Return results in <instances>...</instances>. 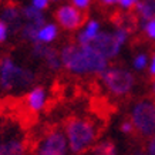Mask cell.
<instances>
[{
  "label": "cell",
  "instance_id": "7402d4cb",
  "mask_svg": "<svg viewBox=\"0 0 155 155\" xmlns=\"http://www.w3.org/2000/svg\"><path fill=\"white\" fill-rule=\"evenodd\" d=\"M137 3H138V0H117V6L121 10H125V12L134 10Z\"/></svg>",
  "mask_w": 155,
  "mask_h": 155
},
{
  "label": "cell",
  "instance_id": "ffe728a7",
  "mask_svg": "<svg viewBox=\"0 0 155 155\" xmlns=\"http://www.w3.org/2000/svg\"><path fill=\"white\" fill-rule=\"evenodd\" d=\"M140 27H141L142 33L148 40L155 41V19L145 20V21H140Z\"/></svg>",
  "mask_w": 155,
  "mask_h": 155
},
{
  "label": "cell",
  "instance_id": "f546056e",
  "mask_svg": "<svg viewBox=\"0 0 155 155\" xmlns=\"http://www.w3.org/2000/svg\"><path fill=\"white\" fill-rule=\"evenodd\" d=\"M135 155H145V152H141V151H140V152H137Z\"/></svg>",
  "mask_w": 155,
  "mask_h": 155
},
{
  "label": "cell",
  "instance_id": "52a82bcc",
  "mask_svg": "<svg viewBox=\"0 0 155 155\" xmlns=\"http://www.w3.org/2000/svg\"><path fill=\"white\" fill-rule=\"evenodd\" d=\"M68 144L64 131L51 130L40 138L33 151V155H68Z\"/></svg>",
  "mask_w": 155,
  "mask_h": 155
},
{
  "label": "cell",
  "instance_id": "2e32d148",
  "mask_svg": "<svg viewBox=\"0 0 155 155\" xmlns=\"http://www.w3.org/2000/svg\"><path fill=\"white\" fill-rule=\"evenodd\" d=\"M0 155H26V145L17 138L7 140L0 147Z\"/></svg>",
  "mask_w": 155,
  "mask_h": 155
},
{
  "label": "cell",
  "instance_id": "6da1fadb",
  "mask_svg": "<svg viewBox=\"0 0 155 155\" xmlns=\"http://www.w3.org/2000/svg\"><path fill=\"white\" fill-rule=\"evenodd\" d=\"M60 58L63 68L77 77L100 75L110 64L93 44L67 43L60 48Z\"/></svg>",
  "mask_w": 155,
  "mask_h": 155
},
{
  "label": "cell",
  "instance_id": "d6986e66",
  "mask_svg": "<svg viewBox=\"0 0 155 155\" xmlns=\"http://www.w3.org/2000/svg\"><path fill=\"white\" fill-rule=\"evenodd\" d=\"M94 155H117V150L111 141H103L94 147Z\"/></svg>",
  "mask_w": 155,
  "mask_h": 155
},
{
  "label": "cell",
  "instance_id": "f1b7e54d",
  "mask_svg": "<svg viewBox=\"0 0 155 155\" xmlns=\"http://www.w3.org/2000/svg\"><path fill=\"white\" fill-rule=\"evenodd\" d=\"M151 93L155 95V77H152V81H151Z\"/></svg>",
  "mask_w": 155,
  "mask_h": 155
},
{
  "label": "cell",
  "instance_id": "484cf974",
  "mask_svg": "<svg viewBox=\"0 0 155 155\" xmlns=\"http://www.w3.org/2000/svg\"><path fill=\"white\" fill-rule=\"evenodd\" d=\"M145 155H155V135H152L151 138H148L145 145Z\"/></svg>",
  "mask_w": 155,
  "mask_h": 155
},
{
  "label": "cell",
  "instance_id": "30bf717a",
  "mask_svg": "<svg viewBox=\"0 0 155 155\" xmlns=\"http://www.w3.org/2000/svg\"><path fill=\"white\" fill-rule=\"evenodd\" d=\"M47 100H48L47 90L41 87V85H31L27 90V93H26L24 104H26V108L30 113L37 114L46 108Z\"/></svg>",
  "mask_w": 155,
  "mask_h": 155
},
{
  "label": "cell",
  "instance_id": "8fae6325",
  "mask_svg": "<svg viewBox=\"0 0 155 155\" xmlns=\"http://www.w3.org/2000/svg\"><path fill=\"white\" fill-rule=\"evenodd\" d=\"M101 30L103 28H101V23H100L98 20H95V19L85 20L84 24L77 30L75 43H78V44H91Z\"/></svg>",
  "mask_w": 155,
  "mask_h": 155
},
{
  "label": "cell",
  "instance_id": "603a6c76",
  "mask_svg": "<svg viewBox=\"0 0 155 155\" xmlns=\"http://www.w3.org/2000/svg\"><path fill=\"white\" fill-rule=\"evenodd\" d=\"M68 2L83 12H87L91 7V3H93V0H68Z\"/></svg>",
  "mask_w": 155,
  "mask_h": 155
},
{
  "label": "cell",
  "instance_id": "83f0119b",
  "mask_svg": "<svg viewBox=\"0 0 155 155\" xmlns=\"http://www.w3.org/2000/svg\"><path fill=\"white\" fill-rule=\"evenodd\" d=\"M100 5L104 6V7H114L117 6V0H98Z\"/></svg>",
  "mask_w": 155,
  "mask_h": 155
},
{
  "label": "cell",
  "instance_id": "ac0fdd59",
  "mask_svg": "<svg viewBox=\"0 0 155 155\" xmlns=\"http://www.w3.org/2000/svg\"><path fill=\"white\" fill-rule=\"evenodd\" d=\"M148 63H150V56L147 53L141 51V53H137L135 56L132 57L131 66L135 71H144V70H147Z\"/></svg>",
  "mask_w": 155,
  "mask_h": 155
},
{
  "label": "cell",
  "instance_id": "44dd1931",
  "mask_svg": "<svg viewBox=\"0 0 155 155\" xmlns=\"http://www.w3.org/2000/svg\"><path fill=\"white\" fill-rule=\"evenodd\" d=\"M12 31L13 30H12V27H10L9 24L0 19V44H3V43H6L9 40Z\"/></svg>",
  "mask_w": 155,
  "mask_h": 155
},
{
  "label": "cell",
  "instance_id": "cb8c5ba5",
  "mask_svg": "<svg viewBox=\"0 0 155 155\" xmlns=\"http://www.w3.org/2000/svg\"><path fill=\"white\" fill-rule=\"evenodd\" d=\"M120 131H121L122 134H127V135H130V134L134 132V125H132V122H131L130 118L125 120V121H122L121 124H120Z\"/></svg>",
  "mask_w": 155,
  "mask_h": 155
},
{
  "label": "cell",
  "instance_id": "7a4b0ae2",
  "mask_svg": "<svg viewBox=\"0 0 155 155\" xmlns=\"http://www.w3.org/2000/svg\"><path fill=\"white\" fill-rule=\"evenodd\" d=\"M64 134L67 138L68 150L73 154H84L91 150L97 142L98 130L93 121L87 118L74 117L70 118L64 125Z\"/></svg>",
  "mask_w": 155,
  "mask_h": 155
},
{
  "label": "cell",
  "instance_id": "4fadbf2b",
  "mask_svg": "<svg viewBox=\"0 0 155 155\" xmlns=\"http://www.w3.org/2000/svg\"><path fill=\"white\" fill-rule=\"evenodd\" d=\"M60 34V27L58 24L54 21H46L44 24H41L37 30V41L41 44H53L58 38Z\"/></svg>",
  "mask_w": 155,
  "mask_h": 155
},
{
  "label": "cell",
  "instance_id": "5b68a950",
  "mask_svg": "<svg viewBox=\"0 0 155 155\" xmlns=\"http://www.w3.org/2000/svg\"><path fill=\"white\" fill-rule=\"evenodd\" d=\"M130 120L134 125V132L142 138L155 135V101L141 98L132 104L130 110Z\"/></svg>",
  "mask_w": 155,
  "mask_h": 155
},
{
  "label": "cell",
  "instance_id": "4dcf8cb0",
  "mask_svg": "<svg viewBox=\"0 0 155 155\" xmlns=\"http://www.w3.org/2000/svg\"><path fill=\"white\" fill-rule=\"evenodd\" d=\"M50 2H54V3H57V2H61V0H50Z\"/></svg>",
  "mask_w": 155,
  "mask_h": 155
},
{
  "label": "cell",
  "instance_id": "277c9868",
  "mask_svg": "<svg viewBox=\"0 0 155 155\" xmlns=\"http://www.w3.org/2000/svg\"><path fill=\"white\" fill-rule=\"evenodd\" d=\"M100 81L108 93L114 97H125L135 87L137 78L130 68L118 64H108V67L98 75Z\"/></svg>",
  "mask_w": 155,
  "mask_h": 155
},
{
  "label": "cell",
  "instance_id": "e0dca14e",
  "mask_svg": "<svg viewBox=\"0 0 155 155\" xmlns=\"http://www.w3.org/2000/svg\"><path fill=\"white\" fill-rule=\"evenodd\" d=\"M38 27H40V26H36V24H33V23H26V21H23V26L20 27L19 33H20V36H21L23 40L28 41L30 44H34V43L37 41Z\"/></svg>",
  "mask_w": 155,
  "mask_h": 155
},
{
  "label": "cell",
  "instance_id": "5bb4252c",
  "mask_svg": "<svg viewBox=\"0 0 155 155\" xmlns=\"http://www.w3.org/2000/svg\"><path fill=\"white\" fill-rule=\"evenodd\" d=\"M134 12L140 21L155 19V0H138Z\"/></svg>",
  "mask_w": 155,
  "mask_h": 155
},
{
  "label": "cell",
  "instance_id": "9a60e30c",
  "mask_svg": "<svg viewBox=\"0 0 155 155\" xmlns=\"http://www.w3.org/2000/svg\"><path fill=\"white\" fill-rule=\"evenodd\" d=\"M21 17H23V21L33 23L36 26H41V24H44L47 21L46 16H44V12L37 10L31 5H27V6H24V7H21Z\"/></svg>",
  "mask_w": 155,
  "mask_h": 155
},
{
  "label": "cell",
  "instance_id": "3957f363",
  "mask_svg": "<svg viewBox=\"0 0 155 155\" xmlns=\"http://www.w3.org/2000/svg\"><path fill=\"white\" fill-rule=\"evenodd\" d=\"M37 75L31 68L19 64L12 57L0 58V90L3 91H23L34 84Z\"/></svg>",
  "mask_w": 155,
  "mask_h": 155
},
{
  "label": "cell",
  "instance_id": "8992f818",
  "mask_svg": "<svg viewBox=\"0 0 155 155\" xmlns=\"http://www.w3.org/2000/svg\"><path fill=\"white\" fill-rule=\"evenodd\" d=\"M130 40V28L125 26H118L113 31L101 30L98 36L91 43L107 60H114L120 56L122 47Z\"/></svg>",
  "mask_w": 155,
  "mask_h": 155
},
{
  "label": "cell",
  "instance_id": "d4e9b609",
  "mask_svg": "<svg viewBox=\"0 0 155 155\" xmlns=\"http://www.w3.org/2000/svg\"><path fill=\"white\" fill-rule=\"evenodd\" d=\"M50 3H51L50 0H30V5L33 6V7H36L37 10H41V12L47 10Z\"/></svg>",
  "mask_w": 155,
  "mask_h": 155
},
{
  "label": "cell",
  "instance_id": "ba28073f",
  "mask_svg": "<svg viewBox=\"0 0 155 155\" xmlns=\"http://www.w3.org/2000/svg\"><path fill=\"white\" fill-rule=\"evenodd\" d=\"M84 13L85 12L80 10L68 2V3H63L57 7L54 12V19L60 28L66 30V31H77L87 20Z\"/></svg>",
  "mask_w": 155,
  "mask_h": 155
},
{
  "label": "cell",
  "instance_id": "1f68e13d",
  "mask_svg": "<svg viewBox=\"0 0 155 155\" xmlns=\"http://www.w3.org/2000/svg\"><path fill=\"white\" fill-rule=\"evenodd\" d=\"M0 147H2V144H0Z\"/></svg>",
  "mask_w": 155,
  "mask_h": 155
},
{
  "label": "cell",
  "instance_id": "9c48e42d",
  "mask_svg": "<svg viewBox=\"0 0 155 155\" xmlns=\"http://www.w3.org/2000/svg\"><path fill=\"white\" fill-rule=\"evenodd\" d=\"M31 56L37 60H41L46 67L51 71H58L63 68L60 58V50H56L51 47V44H41V43H34L31 44Z\"/></svg>",
  "mask_w": 155,
  "mask_h": 155
},
{
  "label": "cell",
  "instance_id": "7c38bea8",
  "mask_svg": "<svg viewBox=\"0 0 155 155\" xmlns=\"http://www.w3.org/2000/svg\"><path fill=\"white\" fill-rule=\"evenodd\" d=\"M0 19L9 24L13 31H14V30H16V31H19L20 27L23 26L21 9H20V7H17V6H14V5L5 6V7H3V10H2V14H0Z\"/></svg>",
  "mask_w": 155,
  "mask_h": 155
},
{
  "label": "cell",
  "instance_id": "4316f807",
  "mask_svg": "<svg viewBox=\"0 0 155 155\" xmlns=\"http://www.w3.org/2000/svg\"><path fill=\"white\" fill-rule=\"evenodd\" d=\"M147 70H148V73H150L151 77H155V51L150 56V63H148Z\"/></svg>",
  "mask_w": 155,
  "mask_h": 155
}]
</instances>
